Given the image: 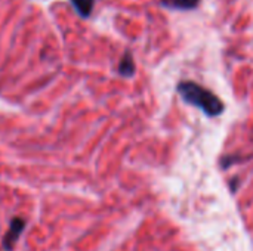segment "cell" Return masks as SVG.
Instances as JSON below:
<instances>
[{
  "mask_svg": "<svg viewBox=\"0 0 253 251\" xmlns=\"http://www.w3.org/2000/svg\"><path fill=\"white\" fill-rule=\"evenodd\" d=\"M178 93L187 104L202 109L209 117H218L224 112V102L213 92L196 81H181L178 84Z\"/></svg>",
  "mask_w": 253,
  "mask_h": 251,
  "instance_id": "obj_1",
  "label": "cell"
},
{
  "mask_svg": "<svg viewBox=\"0 0 253 251\" xmlns=\"http://www.w3.org/2000/svg\"><path fill=\"white\" fill-rule=\"evenodd\" d=\"M25 228V220L21 219V217H13L12 222H10V226L3 238V249L6 251H12L18 238L21 237L22 231Z\"/></svg>",
  "mask_w": 253,
  "mask_h": 251,
  "instance_id": "obj_2",
  "label": "cell"
},
{
  "mask_svg": "<svg viewBox=\"0 0 253 251\" xmlns=\"http://www.w3.org/2000/svg\"><path fill=\"white\" fill-rule=\"evenodd\" d=\"M119 74L123 77H132L135 74V62H133L132 53L129 50L125 52V55L122 56V59L119 62Z\"/></svg>",
  "mask_w": 253,
  "mask_h": 251,
  "instance_id": "obj_3",
  "label": "cell"
},
{
  "mask_svg": "<svg viewBox=\"0 0 253 251\" xmlns=\"http://www.w3.org/2000/svg\"><path fill=\"white\" fill-rule=\"evenodd\" d=\"M200 0H160V3L166 7L170 9H178V10H190L199 6Z\"/></svg>",
  "mask_w": 253,
  "mask_h": 251,
  "instance_id": "obj_4",
  "label": "cell"
},
{
  "mask_svg": "<svg viewBox=\"0 0 253 251\" xmlns=\"http://www.w3.org/2000/svg\"><path fill=\"white\" fill-rule=\"evenodd\" d=\"M74 10L82 16V18H89L93 6H95V0H70Z\"/></svg>",
  "mask_w": 253,
  "mask_h": 251,
  "instance_id": "obj_5",
  "label": "cell"
}]
</instances>
